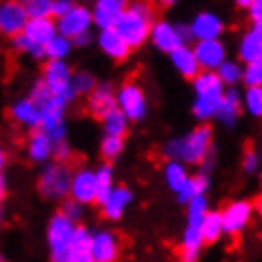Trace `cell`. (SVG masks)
<instances>
[{"label": "cell", "mask_w": 262, "mask_h": 262, "mask_svg": "<svg viewBox=\"0 0 262 262\" xmlns=\"http://www.w3.org/2000/svg\"><path fill=\"white\" fill-rule=\"evenodd\" d=\"M169 62H171V67L176 69V74L180 78H185V80H195L202 69L198 64V58H195V51H193V45H185V47L176 49L171 56H169Z\"/></svg>", "instance_id": "23"}, {"label": "cell", "mask_w": 262, "mask_h": 262, "mask_svg": "<svg viewBox=\"0 0 262 262\" xmlns=\"http://www.w3.org/2000/svg\"><path fill=\"white\" fill-rule=\"evenodd\" d=\"M71 176H74V171L67 165H62V162H49V165H45L36 182L40 198L49 202H64L69 198Z\"/></svg>", "instance_id": "6"}, {"label": "cell", "mask_w": 262, "mask_h": 262, "mask_svg": "<svg viewBox=\"0 0 262 262\" xmlns=\"http://www.w3.org/2000/svg\"><path fill=\"white\" fill-rule=\"evenodd\" d=\"M96 47L102 51L104 56L109 58V60L114 62H124L129 60L131 56V49L127 40L118 34V29H104V31H98L96 34Z\"/></svg>", "instance_id": "20"}, {"label": "cell", "mask_w": 262, "mask_h": 262, "mask_svg": "<svg viewBox=\"0 0 262 262\" xmlns=\"http://www.w3.org/2000/svg\"><path fill=\"white\" fill-rule=\"evenodd\" d=\"M74 74L76 69H71L69 62H45L40 71V80L64 107H69L78 98L74 91Z\"/></svg>", "instance_id": "7"}, {"label": "cell", "mask_w": 262, "mask_h": 262, "mask_svg": "<svg viewBox=\"0 0 262 262\" xmlns=\"http://www.w3.org/2000/svg\"><path fill=\"white\" fill-rule=\"evenodd\" d=\"M247 14H249V20H251V27L262 25V0H253L251 9H249Z\"/></svg>", "instance_id": "46"}, {"label": "cell", "mask_w": 262, "mask_h": 262, "mask_svg": "<svg viewBox=\"0 0 262 262\" xmlns=\"http://www.w3.org/2000/svg\"><path fill=\"white\" fill-rule=\"evenodd\" d=\"M253 209H255V213H258L260 218H262V195H260V198L253 202Z\"/></svg>", "instance_id": "51"}, {"label": "cell", "mask_w": 262, "mask_h": 262, "mask_svg": "<svg viewBox=\"0 0 262 262\" xmlns=\"http://www.w3.org/2000/svg\"><path fill=\"white\" fill-rule=\"evenodd\" d=\"M156 11L149 3H129L124 14L118 23V34H120L131 49H140L145 42H149L151 29L156 25Z\"/></svg>", "instance_id": "4"}, {"label": "cell", "mask_w": 262, "mask_h": 262, "mask_svg": "<svg viewBox=\"0 0 262 262\" xmlns=\"http://www.w3.org/2000/svg\"><path fill=\"white\" fill-rule=\"evenodd\" d=\"M25 9H27L29 20H36V18H54L51 16V0H27Z\"/></svg>", "instance_id": "40"}, {"label": "cell", "mask_w": 262, "mask_h": 262, "mask_svg": "<svg viewBox=\"0 0 262 262\" xmlns=\"http://www.w3.org/2000/svg\"><path fill=\"white\" fill-rule=\"evenodd\" d=\"M98 87V80H96V76L91 74V71L87 69H76V74H74V91H76V96H91L94 94V89Z\"/></svg>", "instance_id": "39"}, {"label": "cell", "mask_w": 262, "mask_h": 262, "mask_svg": "<svg viewBox=\"0 0 262 262\" xmlns=\"http://www.w3.org/2000/svg\"><path fill=\"white\" fill-rule=\"evenodd\" d=\"M251 5H253V0H238V3H235V7L249 11V9H251Z\"/></svg>", "instance_id": "50"}, {"label": "cell", "mask_w": 262, "mask_h": 262, "mask_svg": "<svg viewBox=\"0 0 262 262\" xmlns=\"http://www.w3.org/2000/svg\"><path fill=\"white\" fill-rule=\"evenodd\" d=\"M27 96L34 100L36 107L40 109V116H42L40 131H45V134L54 140V145L56 142L67 140V120H64V111H67V107L47 89V84L38 78V80L31 84Z\"/></svg>", "instance_id": "2"}, {"label": "cell", "mask_w": 262, "mask_h": 262, "mask_svg": "<svg viewBox=\"0 0 262 262\" xmlns=\"http://www.w3.org/2000/svg\"><path fill=\"white\" fill-rule=\"evenodd\" d=\"M56 23H58V34L74 40V38L91 31V27H94V14H91V7H87V5H76L67 16H62Z\"/></svg>", "instance_id": "14"}, {"label": "cell", "mask_w": 262, "mask_h": 262, "mask_svg": "<svg viewBox=\"0 0 262 262\" xmlns=\"http://www.w3.org/2000/svg\"><path fill=\"white\" fill-rule=\"evenodd\" d=\"M116 104L129 122H142L149 116V96L138 80H127L116 89Z\"/></svg>", "instance_id": "8"}, {"label": "cell", "mask_w": 262, "mask_h": 262, "mask_svg": "<svg viewBox=\"0 0 262 262\" xmlns=\"http://www.w3.org/2000/svg\"><path fill=\"white\" fill-rule=\"evenodd\" d=\"M207 191H209V176L207 173H193L191 176V180H189V185H187V189L182 191L180 195H176L178 198V202L180 205H189L193 198H200V195H207Z\"/></svg>", "instance_id": "34"}, {"label": "cell", "mask_w": 262, "mask_h": 262, "mask_svg": "<svg viewBox=\"0 0 262 262\" xmlns=\"http://www.w3.org/2000/svg\"><path fill=\"white\" fill-rule=\"evenodd\" d=\"M69 158H71V145H69V140L56 142V147H54V162H62V165H67Z\"/></svg>", "instance_id": "45"}, {"label": "cell", "mask_w": 262, "mask_h": 262, "mask_svg": "<svg viewBox=\"0 0 262 262\" xmlns=\"http://www.w3.org/2000/svg\"><path fill=\"white\" fill-rule=\"evenodd\" d=\"M193 87V102L191 114L200 124H209V120L218 118L222 98L227 94V87L222 84L215 71H202L191 82Z\"/></svg>", "instance_id": "3"}, {"label": "cell", "mask_w": 262, "mask_h": 262, "mask_svg": "<svg viewBox=\"0 0 262 262\" xmlns=\"http://www.w3.org/2000/svg\"><path fill=\"white\" fill-rule=\"evenodd\" d=\"M76 222H71L67 215L60 211L51 213L47 220V249H49V262H69L71 255V242L76 233Z\"/></svg>", "instance_id": "5"}, {"label": "cell", "mask_w": 262, "mask_h": 262, "mask_svg": "<svg viewBox=\"0 0 262 262\" xmlns=\"http://www.w3.org/2000/svg\"><path fill=\"white\" fill-rule=\"evenodd\" d=\"M149 42H151V47L156 51L167 54V56H171L176 49L185 47V40H182V34H180V25L165 20V18H158V20H156L151 36H149Z\"/></svg>", "instance_id": "11"}, {"label": "cell", "mask_w": 262, "mask_h": 262, "mask_svg": "<svg viewBox=\"0 0 262 262\" xmlns=\"http://www.w3.org/2000/svg\"><path fill=\"white\" fill-rule=\"evenodd\" d=\"M129 3L124 0H96L91 5V14H94V27L98 31L104 29H116L120 18L124 14Z\"/></svg>", "instance_id": "17"}, {"label": "cell", "mask_w": 262, "mask_h": 262, "mask_svg": "<svg viewBox=\"0 0 262 262\" xmlns=\"http://www.w3.org/2000/svg\"><path fill=\"white\" fill-rule=\"evenodd\" d=\"M255 213L253 202L249 200H233L222 209V225H225V235L229 238H235L240 235L251 222V215Z\"/></svg>", "instance_id": "12"}, {"label": "cell", "mask_w": 262, "mask_h": 262, "mask_svg": "<svg viewBox=\"0 0 262 262\" xmlns=\"http://www.w3.org/2000/svg\"><path fill=\"white\" fill-rule=\"evenodd\" d=\"M7 160H9L7 149H5L3 145H0V171H5V167H7Z\"/></svg>", "instance_id": "49"}, {"label": "cell", "mask_w": 262, "mask_h": 262, "mask_svg": "<svg viewBox=\"0 0 262 262\" xmlns=\"http://www.w3.org/2000/svg\"><path fill=\"white\" fill-rule=\"evenodd\" d=\"M3 222H5V207H3V202H0V227H3Z\"/></svg>", "instance_id": "52"}, {"label": "cell", "mask_w": 262, "mask_h": 262, "mask_svg": "<svg viewBox=\"0 0 262 262\" xmlns=\"http://www.w3.org/2000/svg\"><path fill=\"white\" fill-rule=\"evenodd\" d=\"M9 42H11V51H16V54H23V56L31 58V60L47 62V58H45V47H40V45H36V42H31L25 34L14 38V40H9Z\"/></svg>", "instance_id": "36"}, {"label": "cell", "mask_w": 262, "mask_h": 262, "mask_svg": "<svg viewBox=\"0 0 262 262\" xmlns=\"http://www.w3.org/2000/svg\"><path fill=\"white\" fill-rule=\"evenodd\" d=\"M100 127H102V136H114V138H124L129 134V118L122 114L120 109H114L111 114H107L100 120Z\"/></svg>", "instance_id": "31"}, {"label": "cell", "mask_w": 262, "mask_h": 262, "mask_svg": "<svg viewBox=\"0 0 262 262\" xmlns=\"http://www.w3.org/2000/svg\"><path fill=\"white\" fill-rule=\"evenodd\" d=\"M114 109H118L116 104V89L111 87V82H98V87L94 89V94L87 96V111L89 116L102 120L107 114H111Z\"/></svg>", "instance_id": "22"}, {"label": "cell", "mask_w": 262, "mask_h": 262, "mask_svg": "<svg viewBox=\"0 0 262 262\" xmlns=\"http://www.w3.org/2000/svg\"><path fill=\"white\" fill-rule=\"evenodd\" d=\"M242 94L238 89H227L225 98H222V104H220V111H218V118L215 120H220L225 127H233L235 122H238V118L242 114Z\"/></svg>", "instance_id": "28"}, {"label": "cell", "mask_w": 262, "mask_h": 262, "mask_svg": "<svg viewBox=\"0 0 262 262\" xmlns=\"http://www.w3.org/2000/svg\"><path fill=\"white\" fill-rule=\"evenodd\" d=\"M215 74H218V78L222 80V84H225L227 89H238V84L245 80V64H242L240 60L229 58Z\"/></svg>", "instance_id": "33"}, {"label": "cell", "mask_w": 262, "mask_h": 262, "mask_svg": "<svg viewBox=\"0 0 262 262\" xmlns=\"http://www.w3.org/2000/svg\"><path fill=\"white\" fill-rule=\"evenodd\" d=\"M29 23L25 3L20 0H3L0 3V36L14 40V38L23 36L25 27Z\"/></svg>", "instance_id": "10"}, {"label": "cell", "mask_w": 262, "mask_h": 262, "mask_svg": "<svg viewBox=\"0 0 262 262\" xmlns=\"http://www.w3.org/2000/svg\"><path fill=\"white\" fill-rule=\"evenodd\" d=\"M74 49H76L74 40L58 34L54 40L45 47V58H47V62H69V56Z\"/></svg>", "instance_id": "32"}, {"label": "cell", "mask_w": 262, "mask_h": 262, "mask_svg": "<svg viewBox=\"0 0 262 262\" xmlns=\"http://www.w3.org/2000/svg\"><path fill=\"white\" fill-rule=\"evenodd\" d=\"M240 165H242V171L245 173H255L262 167V156L255 151V149H247V151L242 154Z\"/></svg>", "instance_id": "43"}, {"label": "cell", "mask_w": 262, "mask_h": 262, "mask_svg": "<svg viewBox=\"0 0 262 262\" xmlns=\"http://www.w3.org/2000/svg\"><path fill=\"white\" fill-rule=\"evenodd\" d=\"M91 42H96L94 31H87V34H82V36L74 38V47H76V49H84V47H89Z\"/></svg>", "instance_id": "47"}, {"label": "cell", "mask_w": 262, "mask_h": 262, "mask_svg": "<svg viewBox=\"0 0 262 262\" xmlns=\"http://www.w3.org/2000/svg\"><path fill=\"white\" fill-rule=\"evenodd\" d=\"M260 156H262V151H260Z\"/></svg>", "instance_id": "54"}, {"label": "cell", "mask_w": 262, "mask_h": 262, "mask_svg": "<svg viewBox=\"0 0 262 262\" xmlns=\"http://www.w3.org/2000/svg\"><path fill=\"white\" fill-rule=\"evenodd\" d=\"M58 211H60L62 215H67V218H69L71 222H76V225L84 218V205H80V202H76V200H71V198L64 200Z\"/></svg>", "instance_id": "42"}, {"label": "cell", "mask_w": 262, "mask_h": 262, "mask_svg": "<svg viewBox=\"0 0 262 262\" xmlns=\"http://www.w3.org/2000/svg\"><path fill=\"white\" fill-rule=\"evenodd\" d=\"M76 5L78 3H74V0H51V16H54V20H60L62 16H67Z\"/></svg>", "instance_id": "44"}, {"label": "cell", "mask_w": 262, "mask_h": 262, "mask_svg": "<svg viewBox=\"0 0 262 262\" xmlns=\"http://www.w3.org/2000/svg\"><path fill=\"white\" fill-rule=\"evenodd\" d=\"M245 87H262V58L245 64Z\"/></svg>", "instance_id": "41"}, {"label": "cell", "mask_w": 262, "mask_h": 262, "mask_svg": "<svg viewBox=\"0 0 262 262\" xmlns=\"http://www.w3.org/2000/svg\"><path fill=\"white\" fill-rule=\"evenodd\" d=\"M187 25H189V31H191L193 42L222 40V34H225V29H227L225 18H222L218 11H211V9L198 11Z\"/></svg>", "instance_id": "9"}, {"label": "cell", "mask_w": 262, "mask_h": 262, "mask_svg": "<svg viewBox=\"0 0 262 262\" xmlns=\"http://www.w3.org/2000/svg\"><path fill=\"white\" fill-rule=\"evenodd\" d=\"M202 247H205V238H202V227L198 225H187L182 229L180 235V262H198Z\"/></svg>", "instance_id": "24"}, {"label": "cell", "mask_w": 262, "mask_h": 262, "mask_svg": "<svg viewBox=\"0 0 262 262\" xmlns=\"http://www.w3.org/2000/svg\"><path fill=\"white\" fill-rule=\"evenodd\" d=\"M23 34L27 36L31 42L40 45V47H47V45L58 36V23L54 18H36V20L27 23V27H25Z\"/></svg>", "instance_id": "25"}, {"label": "cell", "mask_w": 262, "mask_h": 262, "mask_svg": "<svg viewBox=\"0 0 262 262\" xmlns=\"http://www.w3.org/2000/svg\"><path fill=\"white\" fill-rule=\"evenodd\" d=\"M96 182H98V207L111 195V191L118 187L116 185V169L111 162H100L96 169Z\"/></svg>", "instance_id": "30"}, {"label": "cell", "mask_w": 262, "mask_h": 262, "mask_svg": "<svg viewBox=\"0 0 262 262\" xmlns=\"http://www.w3.org/2000/svg\"><path fill=\"white\" fill-rule=\"evenodd\" d=\"M134 189H129L127 185H118L114 191H111V195L107 200L100 205V213L102 218L107 222H120L124 215H127L129 207L134 205Z\"/></svg>", "instance_id": "16"}, {"label": "cell", "mask_w": 262, "mask_h": 262, "mask_svg": "<svg viewBox=\"0 0 262 262\" xmlns=\"http://www.w3.org/2000/svg\"><path fill=\"white\" fill-rule=\"evenodd\" d=\"M9 191V185H7V176H5V171H0V202L5 200V195H7Z\"/></svg>", "instance_id": "48"}, {"label": "cell", "mask_w": 262, "mask_h": 262, "mask_svg": "<svg viewBox=\"0 0 262 262\" xmlns=\"http://www.w3.org/2000/svg\"><path fill=\"white\" fill-rule=\"evenodd\" d=\"M253 31H255V34H258V38H260V40H262V25H258V27H251Z\"/></svg>", "instance_id": "53"}, {"label": "cell", "mask_w": 262, "mask_h": 262, "mask_svg": "<svg viewBox=\"0 0 262 262\" xmlns=\"http://www.w3.org/2000/svg\"><path fill=\"white\" fill-rule=\"evenodd\" d=\"M91 238H94V231H91V229H87L84 225L76 227L69 262H96L94 255H91Z\"/></svg>", "instance_id": "27"}, {"label": "cell", "mask_w": 262, "mask_h": 262, "mask_svg": "<svg viewBox=\"0 0 262 262\" xmlns=\"http://www.w3.org/2000/svg\"><path fill=\"white\" fill-rule=\"evenodd\" d=\"M69 198L80 202V205H98V182H96V171L89 167L76 169L71 176V189Z\"/></svg>", "instance_id": "13"}, {"label": "cell", "mask_w": 262, "mask_h": 262, "mask_svg": "<svg viewBox=\"0 0 262 262\" xmlns=\"http://www.w3.org/2000/svg\"><path fill=\"white\" fill-rule=\"evenodd\" d=\"M258 58H262V40L253 29H247L238 38V60L242 64H249V62L258 60Z\"/></svg>", "instance_id": "29"}, {"label": "cell", "mask_w": 262, "mask_h": 262, "mask_svg": "<svg viewBox=\"0 0 262 262\" xmlns=\"http://www.w3.org/2000/svg\"><path fill=\"white\" fill-rule=\"evenodd\" d=\"M193 173H189L187 165H182L178 160H167L165 167H162V178H165V185L169 191H173L176 195H180L187 189L189 180H191Z\"/></svg>", "instance_id": "26"}, {"label": "cell", "mask_w": 262, "mask_h": 262, "mask_svg": "<svg viewBox=\"0 0 262 262\" xmlns=\"http://www.w3.org/2000/svg\"><path fill=\"white\" fill-rule=\"evenodd\" d=\"M54 140L49 138L45 131H31L27 142H25V156H27L29 162H34V165H49V162H54Z\"/></svg>", "instance_id": "21"}, {"label": "cell", "mask_w": 262, "mask_h": 262, "mask_svg": "<svg viewBox=\"0 0 262 262\" xmlns=\"http://www.w3.org/2000/svg\"><path fill=\"white\" fill-rule=\"evenodd\" d=\"M162 154L167 160H178L187 167H202L209 158H213V129L209 124H195L185 136L167 140L162 145Z\"/></svg>", "instance_id": "1"}, {"label": "cell", "mask_w": 262, "mask_h": 262, "mask_svg": "<svg viewBox=\"0 0 262 262\" xmlns=\"http://www.w3.org/2000/svg\"><path fill=\"white\" fill-rule=\"evenodd\" d=\"M124 145H127V142H124V138L102 136V140H100V156H102V162H111V165H114V160L122 156Z\"/></svg>", "instance_id": "38"}, {"label": "cell", "mask_w": 262, "mask_h": 262, "mask_svg": "<svg viewBox=\"0 0 262 262\" xmlns=\"http://www.w3.org/2000/svg\"><path fill=\"white\" fill-rule=\"evenodd\" d=\"M120 235L114 229H96L91 238V255L96 262H118L120 258Z\"/></svg>", "instance_id": "15"}, {"label": "cell", "mask_w": 262, "mask_h": 262, "mask_svg": "<svg viewBox=\"0 0 262 262\" xmlns=\"http://www.w3.org/2000/svg\"><path fill=\"white\" fill-rule=\"evenodd\" d=\"M222 235H225V225H222V211H211L207 213L205 222H202V238H205V245H213L218 242Z\"/></svg>", "instance_id": "35"}, {"label": "cell", "mask_w": 262, "mask_h": 262, "mask_svg": "<svg viewBox=\"0 0 262 262\" xmlns=\"http://www.w3.org/2000/svg\"><path fill=\"white\" fill-rule=\"evenodd\" d=\"M242 109L251 118H262V87H245V91H242Z\"/></svg>", "instance_id": "37"}, {"label": "cell", "mask_w": 262, "mask_h": 262, "mask_svg": "<svg viewBox=\"0 0 262 262\" xmlns=\"http://www.w3.org/2000/svg\"><path fill=\"white\" fill-rule=\"evenodd\" d=\"M9 118L14 120L18 127L27 129V131H38L42 124V116H40V109L34 104L29 96H23V98H16L11 100L9 104Z\"/></svg>", "instance_id": "18"}, {"label": "cell", "mask_w": 262, "mask_h": 262, "mask_svg": "<svg viewBox=\"0 0 262 262\" xmlns=\"http://www.w3.org/2000/svg\"><path fill=\"white\" fill-rule=\"evenodd\" d=\"M193 51H195V58H198V64L202 71H218L229 60L227 45L222 40L193 42Z\"/></svg>", "instance_id": "19"}]
</instances>
